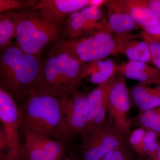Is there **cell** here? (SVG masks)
Masks as SVG:
<instances>
[{
  "label": "cell",
  "mask_w": 160,
  "mask_h": 160,
  "mask_svg": "<svg viewBox=\"0 0 160 160\" xmlns=\"http://www.w3.org/2000/svg\"><path fill=\"white\" fill-rule=\"evenodd\" d=\"M44 58L33 90L59 98L73 96L82 81L83 64L75 58L59 39L52 44Z\"/></svg>",
  "instance_id": "1"
},
{
  "label": "cell",
  "mask_w": 160,
  "mask_h": 160,
  "mask_svg": "<svg viewBox=\"0 0 160 160\" xmlns=\"http://www.w3.org/2000/svg\"><path fill=\"white\" fill-rule=\"evenodd\" d=\"M118 65L115 64L112 60H105L104 65L96 73L89 77L90 82L99 85L111 78L118 71Z\"/></svg>",
  "instance_id": "22"
},
{
  "label": "cell",
  "mask_w": 160,
  "mask_h": 160,
  "mask_svg": "<svg viewBox=\"0 0 160 160\" xmlns=\"http://www.w3.org/2000/svg\"><path fill=\"white\" fill-rule=\"evenodd\" d=\"M146 128L138 127L130 132L129 138V146L140 156H144L143 144Z\"/></svg>",
  "instance_id": "25"
},
{
  "label": "cell",
  "mask_w": 160,
  "mask_h": 160,
  "mask_svg": "<svg viewBox=\"0 0 160 160\" xmlns=\"http://www.w3.org/2000/svg\"><path fill=\"white\" fill-rule=\"evenodd\" d=\"M124 9L142 29L157 23L158 18L139 0H119Z\"/></svg>",
  "instance_id": "17"
},
{
  "label": "cell",
  "mask_w": 160,
  "mask_h": 160,
  "mask_svg": "<svg viewBox=\"0 0 160 160\" xmlns=\"http://www.w3.org/2000/svg\"><path fill=\"white\" fill-rule=\"evenodd\" d=\"M88 93L79 91L72 97L60 98L61 122L54 138L66 143L85 133L88 121Z\"/></svg>",
  "instance_id": "6"
},
{
  "label": "cell",
  "mask_w": 160,
  "mask_h": 160,
  "mask_svg": "<svg viewBox=\"0 0 160 160\" xmlns=\"http://www.w3.org/2000/svg\"><path fill=\"white\" fill-rule=\"evenodd\" d=\"M16 27L14 45L26 53L41 57L48 45L59 39L61 27L45 21L34 9L9 11Z\"/></svg>",
  "instance_id": "4"
},
{
  "label": "cell",
  "mask_w": 160,
  "mask_h": 160,
  "mask_svg": "<svg viewBox=\"0 0 160 160\" xmlns=\"http://www.w3.org/2000/svg\"><path fill=\"white\" fill-rule=\"evenodd\" d=\"M139 2L150 9L160 20V0H139Z\"/></svg>",
  "instance_id": "28"
},
{
  "label": "cell",
  "mask_w": 160,
  "mask_h": 160,
  "mask_svg": "<svg viewBox=\"0 0 160 160\" xmlns=\"http://www.w3.org/2000/svg\"><path fill=\"white\" fill-rule=\"evenodd\" d=\"M61 41L83 64L118 54L120 48L114 33L110 30H97L76 38Z\"/></svg>",
  "instance_id": "5"
},
{
  "label": "cell",
  "mask_w": 160,
  "mask_h": 160,
  "mask_svg": "<svg viewBox=\"0 0 160 160\" xmlns=\"http://www.w3.org/2000/svg\"><path fill=\"white\" fill-rule=\"evenodd\" d=\"M126 56L130 61L153 64L149 46L145 41L130 34L120 46L118 54Z\"/></svg>",
  "instance_id": "16"
},
{
  "label": "cell",
  "mask_w": 160,
  "mask_h": 160,
  "mask_svg": "<svg viewBox=\"0 0 160 160\" xmlns=\"http://www.w3.org/2000/svg\"><path fill=\"white\" fill-rule=\"evenodd\" d=\"M130 119L132 126L152 129L160 135V104L152 109L139 112Z\"/></svg>",
  "instance_id": "19"
},
{
  "label": "cell",
  "mask_w": 160,
  "mask_h": 160,
  "mask_svg": "<svg viewBox=\"0 0 160 160\" xmlns=\"http://www.w3.org/2000/svg\"><path fill=\"white\" fill-rule=\"evenodd\" d=\"M81 11L86 20V34L97 30L112 31L101 8L88 6Z\"/></svg>",
  "instance_id": "18"
},
{
  "label": "cell",
  "mask_w": 160,
  "mask_h": 160,
  "mask_svg": "<svg viewBox=\"0 0 160 160\" xmlns=\"http://www.w3.org/2000/svg\"><path fill=\"white\" fill-rule=\"evenodd\" d=\"M82 137L79 149L82 160H102L112 150L129 146L117 128L108 121L94 133Z\"/></svg>",
  "instance_id": "8"
},
{
  "label": "cell",
  "mask_w": 160,
  "mask_h": 160,
  "mask_svg": "<svg viewBox=\"0 0 160 160\" xmlns=\"http://www.w3.org/2000/svg\"><path fill=\"white\" fill-rule=\"evenodd\" d=\"M39 0H0V13L33 9Z\"/></svg>",
  "instance_id": "23"
},
{
  "label": "cell",
  "mask_w": 160,
  "mask_h": 160,
  "mask_svg": "<svg viewBox=\"0 0 160 160\" xmlns=\"http://www.w3.org/2000/svg\"><path fill=\"white\" fill-rule=\"evenodd\" d=\"M104 6L109 26L120 46L132 31L141 27L123 9L119 0H106Z\"/></svg>",
  "instance_id": "13"
},
{
  "label": "cell",
  "mask_w": 160,
  "mask_h": 160,
  "mask_svg": "<svg viewBox=\"0 0 160 160\" xmlns=\"http://www.w3.org/2000/svg\"><path fill=\"white\" fill-rule=\"evenodd\" d=\"M131 106L129 88L126 86L125 76L118 71L113 76L107 96L109 113L107 121L117 128L128 145L132 126L128 114Z\"/></svg>",
  "instance_id": "7"
},
{
  "label": "cell",
  "mask_w": 160,
  "mask_h": 160,
  "mask_svg": "<svg viewBox=\"0 0 160 160\" xmlns=\"http://www.w3.org/2000/svg\"><path fill=\"white\" fill-rule=\"evenodd\" d=\"M118 71L125 77L148 86L160 83V70L148 63L129 60L118 66Z\"/></svg>",
  "instance_id": "15"
},
{
  "label": "cell",
  "mask_w": 160,
  "mask_h": 160,
  "mask_svg": "<svg viewBox=\"0 0 160 160\" xmlns=\"http://www.w3.org/2000/svg\"><path fill=\"white\" fill-rule=\"evenodd\" d=\"M64 32L68 40L86 34V20L81 10L75 12L66 18Z\"/></svg>",
  "instance_id": "21"
},
{
  "label": "cell",
  "mask_w": 160,
  "mask_h": 160,
  "mask_svg": "<svg viewBox=\"0 0 160 160\" xmlns=\"http://www.w3.org/2000/svg\"><path fill=\"white\" fill-rule=\"evenodd\" d=\"M152 38L160 42V20L157 23L142 29Z\"/></svg>",
  "instance_id": "29"
},
{
  "label": "cell",
  "mask_w": 160,
  "mask_h": 160,
  "mask_svg": "<svg viewBox=\"0 0 160 160\" xmlns=\"http://www.w3.org/2000/svg\"><path fill=\"white\" fill-rule=\"evenodd\" d=\"M139 37L145 41L149 46L153 65L160 70V42L152 38L147 32L142 29Z\"/></svg>",
  "instance_id": "26"
},
{
  "label": "cell",
  "mask_w": 160,
  "mask_h": 160,
  "mask_svg": "<svg viewBox=\"0 0 160 160\" xmlns=\"http://www.w3.org/2000/svg\"><path fill=\"white\" fill-rule=\"evenodd\" d=\"M132 106L139 112L155 108L160 104V83L154 87L138 82L129 88Z\"/></svg>",
  "instance_id": "14"
},
{
  "label": "cell",
  "mask_w": 160,
  "mask_h": 160,
  "mask_svg": "<svg viewBox=\"0 0 160 160\" xmlns=\"http://www.w3.org/2000/svg\"><path fill=\"white\" fill-rule=\"evenodd\" d=\"M59 160H77L76 159L74 158H72V157H68L65 156V157L62 158L61 159H60Z\"/></svg>",
  "instance_id": "34"
},
{
  "label": "cell",
  "mask_w": 160,
  "mask_h": 160,
  "mask_svg": "<svg viewBox=\"0 0 160 160\" xmlns=\"http://www.w3.org/2000/svg\"><path fill=\"white\" fill-rule=\"evenodd\" d=\"M146 158V157L140 156H138V157L135 160H145Z\"/></svg>",
  "instance_id": "35"
},
{
  "label": "cell",
  "mask_w": 160,
  "mask_h": 160,
  "mask_svg": "<svg viewBox=\"0 0 160 160\" xmlns=\"http://www.w3.org/2000/svg\"><path fill=\"white\" fill-rule=\"evenodd\" d=\"M145 160H160V138L159 139V147L156 153L152 157H146Z\"/></svg>",
  "instance_id": "32"
},
{
  "label": "cell",
  "mask_w": 160,
  "mask_h": 160,
  "mask_svg": "<svg viewBox=\"0 0 160 160\" xmlns=\"http://www.w3.org/2000/svg\"><path fill=\"white\" fill-rule=\"evenodd\" d=\"M0 160H22L21 158H9L6 156V154L4 152H0Z\"/></svg>",
  "instance_id": "33"
},
{
  "label": "cell",
  "mask_w": 160,
  "mask_h": 160,
  "mask_svg": "<svg viewBox=\"0 0 160 160\" xmlns=\"http://www.w3.org/2000/svg\"><path fill=\"white\" fill-rule=\"evenodd\" d=\"M106 0H89V6H95L101 8L105 5Z\"/></svg>",
  "instance_id": "31"
},
{
  "label": "cell",
  "mask_w": 160,
  "mask_h": 160,
  "mask_svg": "<svg viewBox=\"0 0 160 160\" xmlns=\"http://www.w3.org/2000/svg\"><path fill=\"white\" fill-rule=\"evenodd\" d=\"M22 120L20 106L11 96L0 88V121L8 142L7 157L20 158L21 146L18 130Z\"/></svg>",
  "instance_id": "9"
},
{
  "label": "cell",
  "mask_w": 160,
  "mask_h": 160,
  "mask_svg": "<svg viewBox=\"0 0 160 160\" xmlns=\"http://www.w3.org/2000/svg\"><path fill=\"white\" fill-rule=\"evenodd\" d=\"M21 146L22 160H59L66 156V143L52 138L24 135Z\"/></svg>",
  "instance_id": "10"
},
{
  "label": "cell",
  "mask_w": 160,
  "mask_h": 160,
  "mask_svg": "<svg viewBox=\"0 0 160 160\" xmlns=\"http://www.w3.org/2000/svg\"><path fill=\"white\" fill-rule=\"evenodd\" d=\"M16 27L14 18L9 12L0 13V49L1 51L11 46L16 38Z\"/></svg>",
  "instance_id": "20"
},
{
  "label": "cell",
  "mask_w": 160,
  "mask_h": 160,
  "mask_svg": "<svg viewBox=\"0 0 160 160\" xmlns=\"http://www.w3.org/2000/svg\"><path fill=\"white\" fill-rule=\"evenodd\" d=\"M1 52L0 88L20 106L34 89L42 58L26 53L15 45Z\"/></svg>",
  "instance_id": "2"
},
{
  "label": "cell",
  "mask_w": 160,
  "mask_h": 160,
  "mask_svg": "<svg viewBox=\"0 0 160 160\" xmlns=\"http://www.w3.org/2000/svg\"><path fill=\"white\" fill-rule=\"evenodd\" d=\"M146 129L143 141V153L144 157H149L154 155L158 149L160 135L152 129Z\"/></svg>",
  "instance_id": "24"
},
{
  "label": "cell",
  "mask_w": 160,
  "mask_h": 160,
  "mask_svg": "<svg viewBox=\"0 0 160 160\" xmlns=\"http://www.w3.org/2000/svg\"><path fill=\"white\" fill-rule=\"evenodd\" d=\"M135 153L130 146H122L112 150L102 160H135Z\"/></svg>",
  "instance_id": "27"
},
{
  "label": "cell",
  "mask_w": 160,
  "mask_h": 160,
  "mask_svg": "<svg viewBox=\"0 0 160 160\" xmlns=\"http://www.w3.org/2000/svg\"><path fill=\"white\" fill-rule=\"evenodd\" d=\"M114 75L88 92V124L86 132L83 135L94 133L102 128L107 122V96Z\"/></svg>",
  "instance_id": "11"
},
{
  "label": "cell",
  "mask_w": 160,
  "mask_h": 160,
  "mask_svg": "<svg viewBox=\"0 0 160 160\" xmlns=\"http://www.w3.org/2000/svg\"><path fill=\"white\" fill-rule=\"evenodd\" d=\"M89 0H40L33 9L45 21L62 26L69 15L89 6Z\"/></svg>",
  "instance_id": "12"
},
{
  "label": "cell",
  "mask_w": 160,
  "mask_h": 160,
  "mask_svg": "<svg viewBox=\"0 0 160 160\" xmlns=\"http://www.w3.org/2000/svg\"><path fill=\"white\" fill-rule=\"evenodd\" d=\"M0 152L4 153L5 151H7V152L8 151V139L2 127L0 130Z\"/></svg>",
  "instance_id": "30"
},
{
  "label": "cell",
  "mask_w": 160,
  "mask_h": 160,
  "mask_svg": "<svg viewBox=\"0 0 160 160\" xmlns=\"http://www.w3.org/2000/svg\"><path fill=\"white\" fill-rule=\"evenodd\" d=\"M22 120L19 130L23 135L54 137L61 120L60 98L34 90L20 106Z\"/></svg>",
  "instance_id": "3"
}]
</instances>
